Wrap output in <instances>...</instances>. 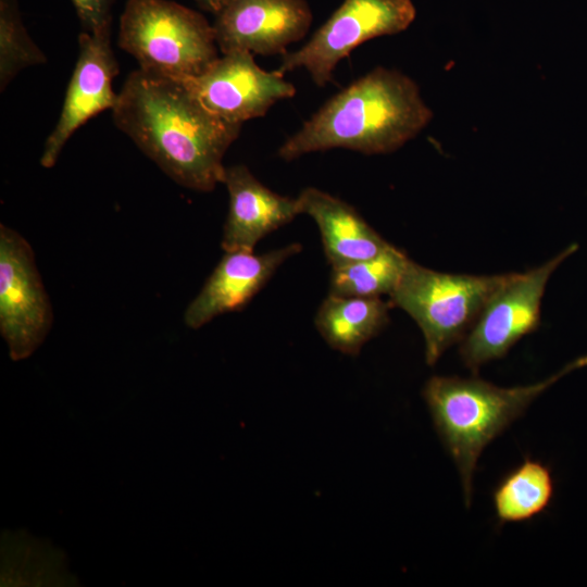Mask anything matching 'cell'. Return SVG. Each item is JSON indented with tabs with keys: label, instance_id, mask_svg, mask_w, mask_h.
<instances>
[{
	"label": "cell",
	"instance_id": "6da1fadb",
	"mask_svg": "<svg viewBox=\"0 0 587 587\" xmlns=\"http://www.w3.org/2000/svg\"><path fill=\"white\" fill-rule=\"evenodd\" d=\"M112 116L168 177L202 192L223 183V158L242 126L210 112L182 82L139 68L125 79Z\"/></svg>",
	"mask_w": 587,
	"mask_h": 587
},
{
	"label": "cell",
	"instance_id": "7a4b0ae2",
	"mask_svg": "<svg viewBox=\"0 0 587 587\" xmlns=\"http://www.w3.org/2000/svg\"><path fill=\"white\" fill-rule=\"evenodd\" d=\"M433 112L417 84L399 71L377 66L330 97L277 150L285 161L335 148L386 154L416 137Z\"/></svg>",
	"mask_w": 587,
	"mask_h": 587
},
{
	"label": "cell",
	"instance_id": "3957f363",
	"mask_svg": "<svg viewBox=\"0 0 587 587\" xmlns=\"http://www.w3.org/2000/svg\"><path fill=\"white\" fill-rule=\"evenodd\" d=\"M587 365V355L550 377L526 386L499 387L478 377L432 376L422 395L434 427L460 474L466 507L473 477L484 449L528 407L567 373Z\"/></svg>",
	"mask_w": 587,
	"mask_h": 587
},
{
	"label": "cell",
	"instance_id": "277c9868",
	"mask_svg": "<svg viewBox=\"0 0 587 587\" xmlns=\"http://www.w3.org/2000/svg\"><path fill=\"white\" fill-rule=\"evenodd\" d=\"M118 46L142 72L174 80L199 76L218 58L213 25L168 0H128Z\"/></svg>",
	"mask_w": 587,
	"mask_h": 587
},
{
	"label": "cell",
	"instance_id": "5b68a950",
	"mask_svg": "<svg viewBox=\"0 0 587 587\" xmlns=\"http://www.w3.org/2000/svg\"><path fill=\"white\" fill-rule=\"evenodd\" d=\"M509 275L451 274L410 259L389 302L417 324L424 338L425 361L433 366L450 346L465 337Z\"/></svg>",
	"mask_w": 587,
	"mask_h": 587
},
{
	"label": "cell",
	"instance_id": "8992f818",
	"mask_svg": "<svg viewBox=\"0 0 587 587\" xmlns=\"http://www.w3.org/2000/svg\"><path fill=\"white\" fill-rule=\"evenodd\" d=\"M577 249V243H571L539 266L523 273H510L460 341L461 360L473 374L484 364L505 357L519 340L538 329L547 283L558 266Z\"/></svg>",
	"mask_w": 587,
	"mask_h": 587
},
{
	"label": "cell",
	"instance_id": "52a82bcc",
	"mask_svg": "<svg viewBox=\"0 0 587 587\" xmlns=\"http://www.w3.org/2000/svg\"><path fill=\"white\" fill-rule=\"evenodd\" d=\"M415 15L411 0H344L308 42L282 55L276 72L305 68L313 83L324 87L337 64L358 46L405 30Z\"/></svg>",
	"mask_w": 587,
	"mask_h": 587
},
{
	"label": "cell",
	"instance_id": "ba28073f",
	"mask_svg": "<svg viewBox=\"0 0 587 587\" xmlns=\"http://www.w3.org/2000/svg\"><path fill=\"white\" fill-rule=\"evenodd\" d=\"M53 322L52 307L34 251L16 230L0 225V333L10 357H29Z\"/></svg>",
	"mask_w": 587,
	"mask_h": 587
},
{
	"label": "cell",
	"instance_id": "9c48e42d",
	"mask_svg": "<svg viewBox=\"0 0 587 587\" xmlns=\"http://www.w3.org/2000/svg\"><path fill=\"white\" fill-rule=\"evenodd\" d=\"M182 82L213 114L234 124L262 117L296 87L276 71L261 68L249 51L223 53L202 74Z\"/></svg>",
	"mask_w": 587,
	"mask_h": 587
},
{
	"label": "cell",
	"instance_id": "30bf717a",
	"mask_svg": "<svg viewBox=\"0 0 587 587\" xmlns=\"http://www.w3.org/2000/svg\"><path fill=\"white\" fill-rule=\"evenodd\" d=\"M110 35L111 27L79 34L78 58L59 121L46 140L39 160L41 166L52 167L67 140L80 126L98 113L114 108L118 93L114 92L112 82L118 74V64Z\"/></svg>",
	"mask_w": 587,
	"mask_h": 587
},
{
	"label": "cell",
	"instance_id": "8fae6325",
	"mask_svg": "<svg viewBox=\"0 0 587 587\" xmlns=\"http://www.w3.org/2000/svg\"><path fill=\"white\" fill-rule=\"evenodd\" d=\"M213 29L222 53L235 50L261 55L284 54L302 39L312 23L305 0H224Z\"/></svg>",
	"mask_w": 587,
	"mask_h": 587
},
{
	"label": "cell",
	"instance_id": "7c38bea8",
	"mask_svg": "<svg viewBox=\"0 0 587 587\" xmlns=\"http://www.w3.org/2000/svg\"><path fill=\"white\" fill-rule=\"evenodd\" d=\"M301 250L302 246L294 242L261 254L253 251L225 252L200 292L187 307L185 324L198 329L221 314L241 310L277 268Z\"/></svg>",
	"mask_w": 587,
	"mask_h": 587
},
{
	"label": "cell",
	"instance_id": "4fadbf2b",
	"mask_svg": "<svg viewBox=\"0 0 587 587\" xmlns=\"http://www.w3.org/2000/svg\"><path fill=\"white\" fill-rule=\"evenodd\" d=\"M223 184L229 197L221 241L225 252L253 251L261 239L300 214L297 198L272 191L243 164L226 166Z\"/></svg>",
	"mask_w": 587,
	"mask_h": 587
},
{
	"label": "cell",
	"instance_id": "5bb4252c",
	"mask_svg": "<svg viewBox=\"0 0 587 587\" xmlns=\"http://www.w3.org/2000/svg\"><path fill=\"white\" fill-rule=\"evenodd\" d=\"M297 202L299 213L316 223L332 268L373 258L391 246L352 205L326 191L307 187Z\"/></svg>",
	"mask_w": 587,
	"mask_h": 587
},
{
	"label": "cell",
	"instance_id": "9a60e30c",
	"mask_svg": "<svg viewBox=\"0 0 587 587\" xmlns=\"http://www.w3.org/2000/svg\"><path fill=\"white\" fill-rule=\"evenodd\" d=\"M391 308L382 298L329 294L317 310L315 326L333 349L358 355L389 324Z\"/></svg>",
	"mask_w": 587,
	"mask_h": 587
},
{
	"label": "cell",
	"instance_id": "2e32d148",
	"mask_svg": "<svg viewBox=\"0 0 587 587\" xmlns=\"http://www.w3.org/2000/svg\"><path fill=\"white\" fill-rule=\"evenodd\" d=\"M554 489L551 469L540 460L526 457L507 472L492 490L497 523L502 526L537 517L550 507Z\"/></svg>",
	"mask_w": 587,
	"mask_h": 587
},
{
	"label": "cell",
	"instance_id": "e0dca14e",
	"mask_svg": "<svg viewBox=\"0 0 587 587\" xmlns=\"http://www.w3.org/2000/svg\"><path fill=\"white\" fill-rule=\"evenodd\" d=\"M410 259L395 246L361 261L332 268L329 294L338 296H390Z\"/></svg>",
	"mask_w": 587,
	"mask_h": 587
},
{
	"label": "cell",
	"instance_id": "ac0fdd59",
	"mask_svg": "<svg viewBox=\"0 0 587 587\" xmlns=\"http://www.w3.org/2000/svg\"><path fill=\"white\" fill-rule=\"evenodd\" d=\"M46 62L23 25L16 0H0V90L22 70Z\"/></svg>",
	"mask_w": 587,
	"mask_h": 587
},
{
	"label": "cell",
	"instance_id": "d6986e66",
	"mask_svg": "<svg viewBox=\"0 0 587 587\" xmlns=\"http://www.w3.org/2000/svg\"><path fill=\"white\" fill-rule=\"evenodd\" d=\"M85 32L96 33L111 27L114 0H71Z\"/></svg>",
	"mask_w": 587,
	"mask_h": 587
},
{
	"label": "cell",
	"instance_id": "ffe728a7",
	"mask_svg": "<svg viewBox=\"0 0 587 587\" xmlns=\"http://www.w3.org/2000/svg\"><path fill=\"white\" fill-rule=\"evenodd\" d=\"M199 7L213 14H216L222 8L224 0H195Z\"/></svg>",
	"mask_w": 587,
	"mask_h": 587
}]
</instances>
